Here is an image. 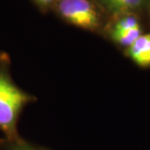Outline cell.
I'll use <instances>...</instances> for the list:
<instances>
[{"label": "cell", "mask_w": 150, "mask_h": 150, "mask_svg": "<svg viewBox=\"0 0 150 150\" xmlns=\"http://www.w3.org/2000/svg\"><path fill=\"white\" fill-rule=\"evenodd\" d=\"M33 99L17 87L6 72L0 71V130L8 137L15 136L19 114L24 106Z\"/></svg>", "instance_id": "6da1fadb"}, {"label": "cell", "mask_w": 150, "mask_h": 150, "mask_svg": "<svg viewBox=\"0 0 150 150\" xmlns=\"http://www.w3.org/2000/svg\"><path fill=\"white\" fill-rule=\"evenodd\" d=\"M58 11L65 21L76 27L88 31L100 27V14L90 0H59Z\"/></svg>", "instance_id": "7a4b0ae2"}, {"label": "cell", "mask_w": 150, "mask_h": 150, "mask_svg": "<svg viewBox=\"0 0 150 150\" xmlns=\"http://www.w3.org/2000/svg\"><path fill=\"white\" fill-rule=\"evenodd\" d=\"M15 150H42L38 149L37 148H33L31 146H28V145H21L19 147H18Z\"/></svg>", "instance_id": "52a82bcc"}, {"label": "cell", "mask_w": 150, "mask_h": 150, "mask_svg": "<svg viewBox=\"0 0 150 150\" xmlns=\"http://www.w3.org/2000/svg\"><path fill=\"white\" fill-rule=\"evenodd\" d=\"M143 33L142 28H137L133 29L125 30H113L110 31V37L113 42L117 43L120 47L125 49L131 46L134 42Z\"/></svg>", "instance_id": "5b68a950"}, {"label": "cell", "mask_w": 150, "mask_h": 150, "mask_svg": "<svg viewBox=\"0 0 150 150\" xmlns=\"http://www.w3.org/2000/svg\"><path fill=\"white\" fill-rule=\"evenodd\" d=\"M125 54L138 67L150 68V32L142 33L134 43L125 49Z\"/></svg>", "instance_id": "277c9868"}, {"label": "cell", "mask_w": 150, "mask_h": 150, "mask_svg": "<svg viewBox=\"0 0 150 150\" xmlns=\"http://www.w3.org/2000/svg\"><path fill=\"white\" fill-rule=\"evenodd\" d=\"M150 0H98V4L110 15L118 17L135 14L149 8Z\"/></svg>", "instance_id": "3957f363"}, {"label": "cell", "mask_w": 150, "mask_h": 150, "mask_svg": "<svg viewBox=\"0 0 150 150\" xmlns=\"http://www.w3.org/2000/svg\"><path fill=\"white\" fill-rule=\"evenodd\" d=\"M38 5L42 7H47L54 3L55 0H34Z\"/></svg>", "instance_id": "8992f818"}, {"label": "cell", "mask_w": 150, "mask_h": 150, "mask_svg": "<svg viewBox=\"0 0 150 150\" xmlns=\"http://www.w3.org/2000/svg\"><path fill=\"white\" fill-rule=\"evenodd\" d=\"M149 11H150V3H149Z\"/></svg>", "instance_id": "ba28073f"}]
</instances>
